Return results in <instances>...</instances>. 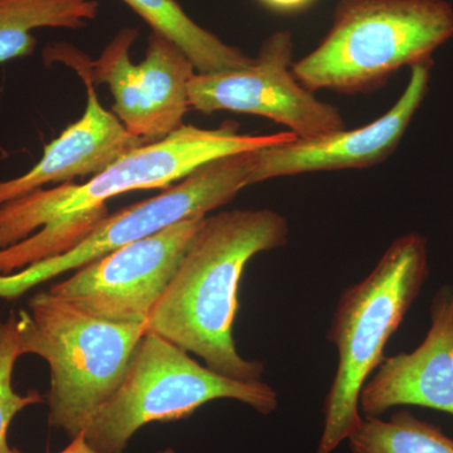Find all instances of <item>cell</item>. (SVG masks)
<instances>
[{
    "label": "cell",
    "mask_w": 453,
    "mask_h": 453,
    "mask_svg": "<svg viewBox=\"0 0 453 453\" xmlns=\"http://www.w3.org/2000/svg\"><path fill=\"white\" fill-rule=\"evenodd\" d=\"M146 324H118L50 291L33 295L17 314L20 357L50 366L49 425L73 438L120 388Z\"/></svg>",
    "instance_id": "obj_5"
},
{
    "label": "cell",
    "mask_w": 453,
    "mask_h": 453,
    "mask_svg": "<svg viewBox=\"0 0 453 453\" xmlns=\"http://www.w3.org/2000/svg\"><path fill=\"white\" fill-rule=\"evenodd\" d=\"M98 12V0H0V64L32 55L35 29L79 31Z\"/></svg>",
    "instance_id": "obj_15"
},
{
    "label": "cell",
    "mask_w": 453,
    "mask_h": 453,
    "mask_svg": "<svg viewBox=\"0 0 453 453\" xmlns=\"http://www.w3.org/2000/svg\"><path fill=\"white\" fill-rule=\"evenodd\" d=\"M348 443L351 453H453V438L405 410L393 413L387 421L363 417Z\"/></svg>",
    "instance_id": "obj_16"
},
{
    "label": "cell",
    "mask_w": 453,
    "mask_h": 453,
    "mask_svg": "<svg viewBox=\"0 0 453 453\" xmlns=\"http://www.w3.org/2000/svg\"><path fill=\"white\" fill-rule=\"evenodd\" d=\"M138 35V29L122 28L88 71L94 83L109 86L113 112L131 135L151 144L184 125L196 71L177 44L154 31L144 61L134 65L130 50Z\"/></svg>",
    "instance_id": "obj_10"
},
{
    "label": "cell",
    "mask_w": 453,
    "mask_h": 453,
    "mask_svg": "<svg viewBox=\"0 0 453 453\" xmlns=\"http://www.w3.org/2000/svg\"><path fill=\"white\" fill-rule=\"evenodd\" d=\"M58 453H101L96 451V449H92L91 446L88 445V441H86L85 434L83 432L81 434H77L76 437L71 438L70 445L65 447V449H62L61 452ZM157 453H178L175 449H165L163 451Z\"/></svg>",
    "instance_id": "obj_19"
},
{
    "label": "cell",
    "mask_w": 453,
    "mask_h": 453,
    "mask_svg": "<svg viewBox=\"0 0 453 453\" xmlns=\"http://www.w3.org/2000/svg\"><path fill=\"white\" fill-rule=\"evenodd\" d=\"M46 58H58L73 65L85 82L88 103L82 118L44 146L43 157L20 177L0 180V205L42 189L49 184L70 183L83 175H96L122 155L145 145L131 135L115 113L101 105L88 65L73 50L56 44L44 50Z\"/></svg>",
    "instance_id": "obj_12"
},
{
    "label": "cell",
    "mask_w": 453,
    "mask_h": 453,
    "mask_svg": "<svg viewBox=\"0 0 453 453\" xmlns=\"http://www.w3.org/2000/svg\"><path fill=\"white\" fill-rule=\"evenodd\" d=\"M451 38L449 0H338L329 31L292 73L312 92L366 94L401 68L432 61Z\"/></svg>",
    "instance_id": "obj_4"
},
{
    "label": "cell",
    "mask_w": 453,
    "mask_h": 453,
    "mask_svg": "<svg viewBox=\"0 0 453 453\" xmlns=\"http://www.w3.org/2000/svg\"><path fill=\"white\" fill-rule=\"evenodd\" d=\"M264 7L276 13L291 14L305 11L315 0H258Z\"/></svg>",
    "instance_id": "obj_18"
},
{
    "label": "cell",
    "mask_w": 453,
    "mask_h": 453,
    "mask_svg": "<svg viewBox=\"0 0 453 453\" xmlns=\"http://www.w3.org/2000/svg\"><path fill=\"white\" fill-rule=\"evenodd\" d=\"M295 41L277 31L262 42L251 65L216 73H196L189 83L190 109L262 116L283 125L297 139L347 129L338 107L323 103L292 73Z\"/></svg>",
    "instance_id": "obj_8"
},
{
    "label": "cell",
    "mask_w": 453,
    "mask_h": 453,
    "mask_svg": "<svg viewBox=\"0 0 453 453\" xmlns=\"http://www.w3.org/2000/svg\"><path fill=\"white\" fill-rule=\"evenodd\" d=\"M431 325L414 350L386 357L359 395L362 416L381 417L399 405L453 416V285L441 286L429 306Z\"/></svg>",
    "instance_id": "obj_13"
},
{
    "label": "cell",
    "mask_w": 453,
    "mask_h": 453,
    "mask_svg": "<svg viewBox=\"0 0 453 453\" xmlns=\"http://www.w3.org/2000/svg\"><path fill=\"white\" fill-rule=\"evenodd\" d=\"M290 131L250 135L237 122L216 129L181 125L159 142L134 149L86 183L58 184L0 205V275L70 251L109 217L106 202L135 190L166 189L226 155L290 142Z\"/></svg>",
    "instance_id": "obj_1"
},
{
    "label": "cell",
    "mask_w": 453,
    "mask_h": 453,
    "mask_svg": "<svg viewBox=\"0 0 453 453\" xmlns=\"http://www.w3.org/2000/svg\"><path fill=\"white\" fill-rule=\"evenodd\" d=\"M216 399H234L262 416L279 407V395L264 380L225 377L169 340L146 332L120 388L97 411L83 434L98 452L122 453L149 423L186 419Z\"/></svg>",
    "instance_id": "obj_6"
},
{
    "label": "cell",
    "mask_w": 453,
    "mask_h": 453,
    "mask_svg": "<svg viewBox=\"0 0 453 453\" xmlns=\"http://www.w3.org/2000/svg\"><path fill=\"white\" fill-rule=\"evenodd\" d=\"M428 276L427 240L410 232L389 244L368 276L340 294L326 333L338 351V366L325 396L316 453H334L362 425L360 392Z\"/></svg>",
    "instance_id": "obj_3"
},
{
    "label": "cell",
    "mask_w": 453,
    "mask_h": 453,
    "mask_svg": "<svg viewBox=\"0 0 453 453\" xmlns=\"http://www.w3.org/2000/svg\"><path fill=\"white\" fill-rule=\"evenodd\" d=\"M20 356L17 348V314L11 311L0 321V453H23L9 443L8 434L16 416L32 405L42 404L38 390L19 393L13 387L14 368Z\"/></svg>",
    "instance_id": "obj_17"
},
{
    "label": "cell",
    "mask_w": 453,
    "mask_h": 453,
    "mask_svg": "<svg viewBox=\"0 0 453 453\" xmlns=\"http://www.w3.org/2000/svg\"><path fill=\"white\" fill-rule=\"evenodd\" d=\"M205 217L166 226L85 265L50 294L118 324H146Z\"/></svg>",
    "instance_id": "obj_9"
},
{
    "label": "cell",
    "mask_w": 453,
    "mask_h": 453,
    "mask_svg": "<svg viewBox=\"0 0 453 453\" xmlns=\"http://www.w3.org/2000/svg\"><path fill=\"white\" fill-rule=\"evenodd\" d=\"M256 153L257 150L226 155L204 164L160 195L109 214L70 251L17 273L0 275V299H17L35 286L67 271L79 270L127 244L181 220L205 217L228 204L241 190L252 186Z\"/></svg>",
    "instance_id": "obj_7"
},
{
    "label": "cell",
    "mask_w": 453,
    "mask_h": 453,
    "mask_svg": "<svg viewBox=\"0 0 453 453\" xmlns=\"http://www.w3.org/2000/svg\"><path fill=\"white\" fill-rule=\"evenodd\" d=\"M166 40L177 44L196 73H216L247 67L253 58L196 25L177 0H122Z\"/></svg>",
    "instance_id": "obj_14"
},
{
    "label": "cell",
    "mask_w": 453,
    "mask_h": 453,
    "mask_svg": "<svg viewBox=\"0 0 453 453\" xmlns=\"http://www.w3.org/2000/svg\"><path fill=\"white\" fill-rule=\"evenodd\" d=\"M432 67L434 59L411 67L410 80L395 105L365 127L259 149L252 184L306 173L371 168L386 162L425 101Z\"/></svg>",
    "instance_id": "obj_11"
},
{
    "label": "cell",
    "mask_w": 453,
    "mask_h": 453,
    "mask_svg": "<svg viewBox=\"0 0 453 453\" xmlns=\"http://www.w3.org/2000/svg\"><path fill=\"white\" fill-rule=\"evenodd\" d=\"M290 226L279 211H223L205 217L146 326L211 371L242 381L262 380L265 365L238 353L234 325L244 267L256 255L281 249Z\"/></svg>",
    "instance_id": "obj_2"
}]
</instances>
